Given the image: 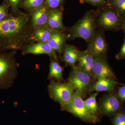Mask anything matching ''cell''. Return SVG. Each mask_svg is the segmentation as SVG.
<instances>
[{"label":"cell","mask_w":125,"mask_h":125,"mask_svg":"<svg viewBox=\"0 0 125 125\" xmlns=\"http://www.w3.org/2000/svg\"><path fill=\"white\" fill-rule=\"evenodd\" d=\"M52 32V30L47 25L33 30L31 43L47 42L51 36Z\"/></svg>","instance_id":"19"},{"label":"cell","mask_w":125,"mask_h":125,"mask_svg":"<svg viewBox=\"0 0 125 125\" xmlns=\"http://www.w3.org/2000/svg\"><path fill=\"white\" fill-rule=\"evenodd\" d=\"M29 13L33 30L47 25L48 18V9L44 6L32 10Z\"/></svg>","instance_id":"15"},{"label":"cell","mask_w":125,"mask_h":125,"mask_svg":"<svg viewBox=\"0 0 125 125\" xmlns=\"http://www.w3.org/2000/svg\"><path fill=\"white\" fill-rule=\"evenodd\" d=\"M122 102L118 99L116 92L110 93L105 95L101 99L98 105L100 116L112 118L123 111Z\"/></svg>","instance_id":"8"},{"label":"cell","mask_w":125,"mask_h":125,"mask_svg":"<svg viewBox=\"0 0 125 125\" xmlns=\"http://www.w3.org/2000/svg\"><path fill=\"white\" fill-rule=\"evenodd\" d=\"M118 99L122 102L125 101V84L119 87L116 93Z\"/></svg>","instance_id":"28"},{"label":"cell","mask_w":125,"mask_h":125,"mask_svg":"<svg viewBox=\"0 0 125 125\" xmlns=\"http://www.w3.org/2000/svg\"><path fill=\"white\" fill-rule=\"evenodd\" d=\"M8 3L12 12V14L15 15L20 12L19 10L22 0H4Z\"/></svg>","instance_id":"25"},{"label":"cell","mask_w":125,"mask_h":125,"mask_svg":"<svg viewBox=\"0 0 125 125\" xmlns=\"http://www.w3.org/2000/svg\"><path fill=\"white\" fill-rule=\"evenodd\" d=\"M48 86L50 97L55 102L62 105L69 102L73 97L74 90L67 82H58L51 80Z\"/></svg>","instance_id":"7"},{"label":"cell","mask_w":125,"mask_h":125,"mask_svg":"<svg viewBox=\"0 0 125 125\" xmlns=\"http://www.w3.org/2000/svg\"><path fill=\"white\" fill-rule=\"evenodd\" d=\"M124 22V20L116 9L109 3L99 10L97 19V29H101L104 31H119L122 30Z\"/></svg>","instance_id":"4"},{"label":"cell","mask_w":125,"mask_h":125,"mask_svg":"<svg viewBox=\"0 0 125 125\" xmlns=\"http://www.w3.org/2000/svg\"><path fill=\"white\" fill-rule=\"evenodd\" d=\"M10 7L8 3L4 0L0 5V22L9 18L11 14L9 13Z\"/></svg>","instance_id":"24"},{"label":"cell","mask_w":125,"mask_h":125,"mask_svg":"<svg viewBox=\"0 0 125 125\" xmlns=\"http://www.w3.org/2000/svg\"><path fill=\"white\" fill-rule=\"evenodd\" d=\"M33 31L29 13L11 14L0 22V51H22L31 43Z\"/></svg>","instance_id":"1"},{"label":"cell","mask_w":125,"mask_h":125,"mask_svg":"<svg viewBox=\"0 0 125 125\" xmlns=\"http://www.w3.org/2000/svg\"><path fill=\"white\" fill-rule=\"evenodd\" d=\"M49 72L48 80H54L58 82H63V72L64 67L61 66L59 61L50 57Z\"/></svg>","instance_id":"18"},{"label":"cell","mask_w":125,"mask_h":125,"mask_svg":"<svg viewBox=\"0 0 125 125\" xmlns=\"http://www.w3.org/2000/svg\"><path fill=\"white\" fill-rule=\"evenodd\" d=\"M118 84L116 80L109 79H102L97 80L93 83L89 89L88 94L94 92H99L112 91Z\"/></svg>","instance_id":"16"},{"label":"cell","mask_w":125,"mask_h":125,"mask_svg":"<svg viewBox=\"0 0 125 125\" xmlns=\"http://www.w3.org/2000/svg\"><path fill=\"white\" fill-rule=\"evenodd\" d=\"M22 55H34L46 54L49 57L59 61V57L57 52L49 46L47 42H34L30 43L22 51Z\"/></svg>","instance_id":"11"},{"label":"cell","mask_w":125,"mask_h":125,"mask_svg":"<svg viewBox=\"0 0 125 125\" xmlns=\"http://www.w3.org/2000/svg\"><path fill=\"white\" fill-rule=\"evenodd\" d=\"M107 2L116 9L119 15L125 20V0H108Z\"/></svg>","instance_id":"22"},{"label":"cell","mask_w":125,"mask_h":125,"mask_svg":"<svg viewBox=\"0 0 125 125\" xmlns=\"http://www.w3.org/2000/svg\"><path fill=\"white\" fill-rule=\"evenodd\" d=\"M16 51H0V89L10 88L18 75Z\"/></svg>","instance_id":"3"},{"label":"cell","mask_w":125,"mask_h":125,"mask_svg":"<svg viewBox=\"0 0 125 125\" xmlns=\"http://www.w3.org/2000/svg\"><path fill=\"white\" fill-rule=\"evenodd\" d=\"M115 57L118 60H125V34L123 45L119 52L116 55Z\"/></svg>","instance_id":"29"},{"label":"cell","mask_w":125,"mask_h":125,"mask_svg":"<svg viewBox=\"0 0 125 125\" xmlns=\"http://www.w3.org/2000/svg\"><path fill=\"white\" fill-rule=\"evenodd\" d=\"M66 31L52 30L51 36L47 42L58 54V57L61 60L63 47L66 40H68Z\"/></svg>","instance_id":"13"},{"label":"cell","mask_w":125,"mask_h":125,"mask_svg":"<svg viewBox=\"0 0 125 125\" xmlns=\"http://www.w3.org/2000/svg\"><path fill=\"white\" fill-rule=\"evenodd\" d=\"M45 0H22L20 8L29 12L32 10L44 6Z\"/></svg>","instance_id":"21"},{"label":"cell","mask_w":125,"mask_h":125,"mask_svg":"<svg viewBox=\"0 0 125 125\" xmlns=\"http://www.w3.org/2000/svg\"><path fill=\"white\" fill-rule=\"evenodd\" d=\"M64 7L54 10H48V18L47 26L52 30L66 31L67 28L62 22Z\"/></svg>","instance_id":"12"},{"label":"cell","mask_w":125,"mask_h":125,"mask_svg":"<svg viewBox=\"0 0 125 125\" xmlns=\"http://www.w3.org/2000/svg\"><path fill=\"white\" fill-rule=\"evenodd\" d=\"M94 62V57L87 50L80 51L78 64L76 65L84 70L92 76Z\"/></svg>","instance_id":"17"},{"label":"cell","mask_w":125,"mask_h":125,"mask_svg":"<svg viewBox=\"0 0 125 125\" xmlns=\"http://www.w3.org/2000/svg\"><path fill=\"white\" fill-rule=\"evenodd\" d=\"M93 78L84 70L76 65L72 68L67 82L73 88L75 92L82 97L88 94V92L93 84Z\"/></svg>","instance_id":"6"},{"label":"cell","mask_w":125,"mask_h":125,"mask_svg":"<svg viewBox=\"0 0 125 125\" xmlns=\"http://www.w3.org/2000/svg\"><path fill=\"white\" fill-rule=\"evenodd\" d=\"M99 11V9L88 10L75 24L67 28L66 32L68 39L81 38L85 40L87 44L89 43L97 29V19Z\"/></svg>","instance_id":"2"},{"label":"cell","mask_w":125,"mask_h":125,"mask_svg":"<svg viewBox=\"0 0 125 125\" xmlns=\"http://www.w3.org/2000/svg\"><path fill=\"white\" fill-rule=\"evenodd\" d=\"M94 62L92 78L96 80L102 79L116 80V77L108 62L107 57H94Z\"/></svg>","instance_id":"10"},{"label":"cell","mask_w":125,"mask_h":125,"mask_svg":"<svg viewBox=\"0 0 125 125\" xmlns=\"http://www.w3.org/2000/svg\"><path fill=\"white\" fill-rule=\"evenodd\" d=\"M61 106L62 111L69 112L84 122L95 124L101 121L100 118L94 115L87 109L83 97L75 92L69 102Z\"/></svg>","instance_id":"5"},{"label":"cell","mask_w":125,"mask_h":125,"mask_svg":"<svg viewBox=\"0 0 125 125\" xmlns=\"http://www.w3.org/2000/svg\"><path fill=\"white\" fill-rule=\"evenodd\" d=\"M83 3H88L90 4L102 8L108 4V2L106 0H81Z\"/></svg>","instance_id":"27"},{"label":"cell","mask_w":125,"mask_h":125,"mask_svg":"<svg viewBox=\"0 0 125 125\" xmlns=\"http://www.w3.org/2000/svg\"><path fill=\"white\" fill-rule=\"evenodd\" d=\"M66 0H45L44 7L48 10H54L63 7Z\"/></svg>","instance_id":"23"},{"label":"cell","mask_w":125,"mask_h":125,"mask_svg":"<svg viewBox=\"0 0 125 125\" xmlns=\"http://www.w3.org/2000/svg\"><path fill=\"white\" fill-rule=\"evenodd\" d=\"M104 30L98 29L94 36L88 44L87 51L94 57H107L109 45L105 37Z\"/></svg>","instance_id":"9"},{"label":"cell","mask_w":125,"mask_h":125,"mask_svg":"<svg viewBox=\"0 0 125 125\" xmlns=\"http://www.w3.org/2000/svg\"><path fill=\"white\" fill-rule=\"evenodd\" d=\"M80 51L75 46L65 43L62 49L61 60L66 66L73 68L78 62Z\"/></svg>","instance_id":"14"},{"label":"cell","mask_w":125,"mask_h":125,"mask_svg":"<svg viewBox=\"0 0 125 125\" xmlns=\"http://www.w3.org/2000/svg\"><path fill=\"white\" fill-rule=\"evenodd\" d=\"M97 93H94L89 96L88 98L84 101V105L87 109L94 115L100 118L99 105L96 101Z\"/></svg>","instance_id":"20"},{"label":"cell","mask_w":125,"mask_h":125,"mask_svg":"<svg viewBox=\"0 0 125 125\" xmlns=\"http://www.w3.org/2000/svg\"><path fill=\"white\" fill-rule=\"evenodd\" d=\"M122 30H123V32L125 33V20H124V24H123V29H122Z\"/></svg>","instance_id":"30"},{"label":"cell","mask_w":125,"mask_h":125,"mask_svg":"<svg viewBox=\"0 0 125 125\" xmlns=\"http://www.w3.org/2000/svg\"><path fill=\"white\" fill-rule=\"evenodd\" d=\"M112 125H125V111H123L112 117Z\"/></svg>","instance_id":"26"}]
</instances>
